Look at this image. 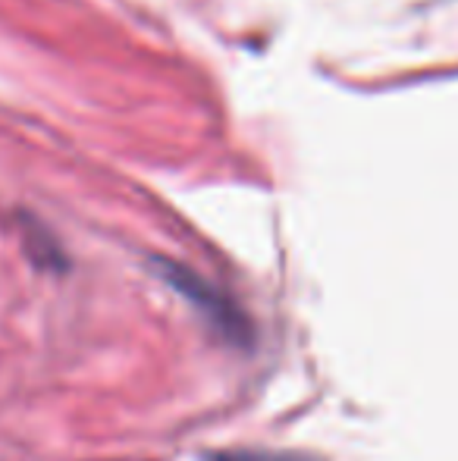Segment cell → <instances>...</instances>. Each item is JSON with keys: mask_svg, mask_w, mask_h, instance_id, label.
<instances>
[{"mask_svg": "<svg viewBox=\"0 0 458 461\" xmlns=\"http://www.w3.org/2000/svg\"><path fill=\"white\" fill-rule=\"evenodd\" d=\"M157 274H164L166 283L179 292L183 298H189L214 330H220L223 336H229L232 342H242L248 339V323L242 321L236 304H229L227 298L220 295L217 289H211V283H204L202 276H195L192 270L185 267H176L170 261H160L157 264Z\"/></svg>", "mask_w": 458, "mask_h": 461, "instance_id": "1", "label": "cell"}, {"mask_svg": "<svg viewBox=\"0 0 458 461\" xmlns=\"http://www.w3.org/2000/svg\"><path fill=\"white\" fill-rule=\"evenodd\" d=\"M208 461H324L308 452H286V449H227L208 456Z\"/></svg>", "mask_w": 458, "mask_h": 461, "instance_id": "2", "label": "cell"}]
</instances>
